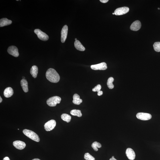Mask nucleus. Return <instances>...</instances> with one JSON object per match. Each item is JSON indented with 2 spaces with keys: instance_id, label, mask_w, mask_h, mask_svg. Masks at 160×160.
Here are the masks:
<instances>
[{
  "instance_id": "nucleus-11",
  "label": "nucleus",
  "mask_w": 160,
  "mask_h": 160,
  "mask_svg": "<svg viewBox=\"0 0 160 160\" xmlns=\"http://www.w3.org/2000/svg\"><path fill=\"white\" fill-rule=\"evenodd\" d=\"M13 144L15 148L19 150H22L26 146L25 143L20 140L15 141L13 143Z\"/></svg>"
},
{
  "instance_id": "nucleus-7",
  "label": "nucleus",
  "mask_w": 160,
  "mask_h": 160,
  "mask_svg": "<svg viewBox=\"0 0 160 160\" xmlns=\"http://www.w3.org/2000/svg\"><path fill=\"white\" fill-rule=\"evenodd\" d=\"M129 10V8L126 7H121L117 8L114 11V13L116 16H120L126 14Z\"/></svg>"
},
{
  "instance_id": "nucleus-23",
  "label": "nucleus",
  "mask_w": 160,
  "mask_h": 160,
  "mask_svg": "<svg viewBox=\"0 0 160 160\" xmlns=\"http://www.w3.org/2000/svg\"><path fill=\"white\" fill-rule=\"evenodd\" d=\"M92 148L95 151L98 150V148H101L102 146L101 144L97 142H95L93 143L91 145Z\"/></svg>"
},
{
  "instance_id": "nucleus-37",
  "label": "nucleus",
  "mask_w": 160,
  "mask_h": 160,
  "mask_svg": "<svg viewBox=\"0 0 160 160\" xmlns=\"http://www.w3.org/2000/svg\"><path fill=\"white\" fill-rule=\"evenodd\" d=\"M158 9L159 10L160 9V8H158Z\"/></svg>"
},
{
  "instance_id": "nucleus-15",
  "label": "nucleus",
  "mask_w": 160,
  "mask_h": 160,
  "mask_svg": "<svg viewBox=\"0 0 160 160\" xmlns=\"http://www.w3.org/2000/svg\"><path fill=\"white\" fill-rule=\"evenodd\" d=\"M12 21L6 18L1 19L0 20V27H2L11 24Z\"/></svg>"
},
{
  "instance_id": "nucleus-14",
  "label": "nucleus",
  "mask_w": 160,
  "mask_h": 160,
  "mask_svg": "<svg viewBox=\"0 0 160 160\" xmlns=\"http://www.w3.org/2000/svg\"><path fill=\"white\" fill-rule=\"evenodd\" d=\"M13 89L11 87H7L5 89L4 92V96L7 98L11 97L13 95Z\"/></svg>"
},
{
  "instance_id": "nucleus-28",
  "label": "nucleus",
  "mask_w": 160,
  "mask_h": 160,
  "mask_svg": "<svg viewBox=\"0 0 160 160\" xmlns=\"http://www.w3.org/2000/svg\"><path fill=\"white\" fill-rule=\"evenodd\" d=\"M100 1L103 3H106L108 1V0H100Z\"/></svg>"
},
{
  "instance_id": "nucleus-8",
  "label": "nucleus",
  "mask_w": 160,
  "mask_h": 160,
  "mask_svg": "<svg viewBox=\"0 0 160 160\" xmlns=\"http://www.w3.org/2000/svg\"><path fill=\"white\" fill-rule=\"evenodd\" d=\"M92 69L94 70H105L107 69V67L105 62H102L97 65L91 66Z\"/></svg>"
},
{
  "instance_id": "nucleus-13",
  "label": "nucleus",
  "mask_w": 160,
  "mask_h": 160,
  "mask_svg": "<svg viewBox=\"0 0 160 160\" xmlns=\"http://www.w3.org/2000/svg\"><path fill=\"white\" fill-rule=\"evenodd\" d=\"M141 25V23L140 21L136 20L132 23L130 27V29L132 31H137L140 29Z\"/></svg>"
},
{
  "instance_id": "nucleus-36",
  "label": "nucleus",
  "mask_w": 160,
  "mask_h": 160,
  "mask_svg": "<svg viewBox=\"0 0 160 160\" xmlns=\"http://www.w3.org/2000/svg\"><path fill=\"white\" fill-rule=\"evenodd\" d=\"M112 158H114V156H113L112 157Z\"/></svg>"
},
{
  "instance_id": "nucleus-12",
  "label": "nucleus",
  "mask_w": 160,
  "mask_h": 160,
  "mask_svg": "<svg viewBox=\"0 0 160 160\" xmlns=\"http://www.w3.org/2000/svg\"><path fill=\"white\" fill-rule=\"evenodd\" d=\"M126 154L129 159L133 160L135 159L136 154L133 149L131 148H127L126 151Z\"/></svg>"
},
{
  "instance_id": "nucleus-24",
  "label": "nucleus",
  "mask_w": 160,
  "mask_h": 160,
  "mask_svg": "<svg viewBox=\"0 0 160 160\" xmlns=\"http://www.w3.org/2000/svg\"><path fill=\"white\" fill-rule=\"evenodd\" d=\"M154 50L157 52H160V42H156L153 44Z\"/></svg>"
},
{
  "instance_id": "nucleus-20",
  "label": "nucleus",
  "mask_w": 160,
  "mask_h": 160,
  "mask_svg": "<svg viewBox=\"0 0 160 160\" xmlns=\"http://www.w3.org/2000/svg\"><path fill=\"white\" fill-rule=\"evenodd\" d=\"M72 116H78L79 117H81L82 114L81 111L79 110H73L71 111L70 112Z\"/></svg>"
},
{
  "instance_id": "nucleus-3",
  "label": "nucleus",
  "mask_w": 160,
  "mask_h": 160,
  "mask_svg": "<svg viewBox=\"0 0 160 160\" xmlns=\"http://www.w3.org/2000/svg\"><path fill=\"white\" fill-rule=\"evenodd\" d=\"M61 98L58 96H54L49 98L47 100V104L50 106L54 107L56 106L57 104L60 103Z\"/></svg>"
},
{
  "instance_id": "nucleus-29",
  "label": "nucleus",
  "mask_w": 160,
  "mask_h": 160,
  "mask_svg": "<svg viewBox=\"0 0 160 160\" xmlns=\"http://www.w3.org/2000/svg\"><path fill=\"white\" fill-rule=\"evenodd\" d=\"M3 160H10L9 158L8 157H4L3 159Z\"/></svg>"
},
{
  "instance_id": "nucleus-22",
  "label": "nucleus",
  "mask_w": 160,
  "mask_h": 160,
  "mask_svg": "<svg viewBox=\"0 0 160 160\" xmlns=\"http://www.w3.org/2000/svg\"><path fill=\"white\" fill-rule=\"evenodd\" d=\"M114 80V78L112 77H110L108 79L107 84L109 88L112 89L114 88V86L113 84Z\"/></svg>"
},
{
  "instance_id": "nucleus-1",
  "label": "nucleus",
  "mask_w": 160,
  "mask_h": 160,
  "mask_svg": "<svg viewBox=\"0 0 160 160\" xmlns=\"http://www.w3.org/2000/svg\"><path fill=\"white\" fill-rule=\"evenodd\" d=\"M46 78L51 82L57 83L60 80V76L56 70L52 68H50L46 72Z\"/></svg>"
},
{
  "instance_id": "nucleus-9",
  "label": "nucleus",
  "mask_w": 160,
  "mask_h": 160,
  "mask_svg": "<svg viewBox=\"0 0 160 160\" xmlns=\"http://www.w3.org/2000/svg\"><path fill=\"white\" fill-rule=\"evenodd\" d=\"M8 52L10 54L15 57H18L19 55L18 49L15 46H10L8 48Z\"/></svg>"
},
{
  "instance_id": "nucleus-19",
  "label": "nucleus",
  "mask_w": 160,
  "mask_h": 160,
  "mask_svg": "<svg viewBox=\"0 0 160 160\" xmlns=\"http://www.w3.org/2000/svg\"><path fill=\"white\" fill-rule=\"evenodd\" d=\"M38 68L37 66L34 65L31 68L30 72L32 76L36 78L37 76L38 73Z\"/></svg>"
},
{
  "instance_id": "nucleus-16",
  "label": "nucleus",
  "mask_w": 160,
  "mask_h": 160,
  "mask_svg": "<svg viewBox=\"0 0 160 160\" xmlns=\"http://www.w3.org/2000/svg\"><path fill=\"white\" fill-rule=\"evenodd\" d=\"M21 87L23 91L25 93L28 91V83L26 80L22 79L21 81Z\"/></svg>"
},
{
  "instance_id": "nucleus-25",
  "label": "nucleus",
  "mask_w": 160,
  "mask_h": 160,
  "mask_svg": "<svg viewBox=\"0 0 160 160\" xmlns=\"http://www.w3.org/2000/svg\"><path fill=\"white\" fill-rule=\"evenodd\" d=\"M84 158L87 160H95V158L88 153H86L84 155Z\"/></svg>"
},
{
  "instance_id": "nucleus-33",
  "label": "nucleus",
  "mask_w": 160,
  "mask_h": 160,
  "mask_svg": "<svg viewBox=\"0 0 160 160\" xmlns=\"http://www.w3.org/2000/svg\"><path fill=\"white\" fill-rule=\"evenodd\" d=\"M22 78L23 79H25V78L24 77H22Z\"/></svg>"
},
{
  "instance_id": "nucleus-21",
  "label": "nucleus",
  "mask_w": 160,
  "mask_h": 160,
  "mask_svg": "<svg viewBox=\"0 0 160 160\" xmlns=\"http://www.w3.org/2000/svg\"><path fill=\"white\" fill-rule=\"evenodd\" d=\"M61 118L64 121L67 123H69L71 121V117L69 115L66 114H63L61 115Z\"/></svg>"
},
{
  "instance_id": "nucleus-31",
  "label": "nucleus",
  "mask_w": 160,
  "mask_h": 160,
  "mask_svg": "<svg viewBox=\"0 0 160 160\" xmlns=\"http://www.w3.org/2000/svg\"><path fill=\"white\" fill-rule=\"evenodd\" d=\"M2 101H3V99H2V98L1 97H0V103H1Z\"/></svg>"
},
{
  "instance_id": "nucleus-35",
  "label": "nucleus",
  "mask_w": 160,
  "mask_h": 160,
  "mask_svg": "<svg viewBox=\"0 0 160 160\" xmlns=\"http://www.w3.org/2000/svg\"><path fill=\"white\" fill-rule=\"evenodd\" d=\"M112 14H113V15H115V14H114V13H113Z\"/></svg>"
},
{
  "instance_id": "nucleus-34",
  "label": "nucleus",
  "mask_w": 160,
  "mask_h": 160,
  "mask_svg": "<svg viewBox=\"0 0 160 160\" xmlns=\"http://www.w3.org/2000/svg\"><path fill=\"white\" fill-rule=\"evenodd\" d=\"M75 41H76V40H77V39L76 38H75Z\"/></svg>"
},
{
  "instance_id": "nucleus-5",
  "label": "nucleus",
  "mask_w": 160,
  "mask_h": 160,
  "mask_svg": "<svg viewBox=\"0 0 160 160\" xmlns=\"http://www.w3.org/2000/svg\"><path fill=\"white\" fill-rule=\"evenodd\" d=\"M56 125V121L53 119H52L45 124L44 125V129L47 131H52L54 129Z\"/></svg>"
},
{
  "instance_id": "nucleus-26",
  "label": "nucleus",
  "mask_w": 160,
  "mask_h": 160,
  "mask_svg": "<svg viewBox=\"0 0 160 160\" xmlns=\"http://www.w3.org/2000/svg\"><path fill=\"white\" fill-rule=\"evenodd\" d=\"M101 88V85H98L97 86L95 87L93 89L92 91L94 92H97L100 91Z\"/></svg>"
},
{
  "instance_id": "nucleus-18",
  "label": "nucleus",
  "mask_w": 160,
  "mask_h": 160,
  "mask_svg": "<svg viewBox=\"0 0 160 160\" xmlns=\"http://www.w3.org/2000/svg\"><path fill=\"white\" fill-rule=\"evenodd\" d=\"M74 45L75 47L77 50L80 51H84L85 50V48L79 40H77L75 41Z\"/></svg>"
},
{
  "instance_id": "nucleus-10",
  "label": "nucleus",
  "mask_w": 160,
  "mask_h": 160,
  "mask_svg": "<svg viewBox=\"0 0 160 160\" xmlns=\"http://www.w3.org/2000/svg\"><path fill=\"white\" fill-rule=\"evenodd\" d=\"M68 31L67 25H65L63 27L61 31V41L62 42L64 43L67 39Z\"/></svg>"
},
{
  "instance_id": "nucleus-27",
  "label": "nucleus",
  "mask_w": 160,
  "mask_h": 160,
  "mask_svg": "<svg viewBox=\"0 0 160 160\" xmlns=\"http://www.w3.org/2000/svg\"><path fill=\"white\" fill-rule=\"evenodd\" d=\"M103 94V91H100L98 92L97 94L98 95L101 96Z\"/></svg>"
},
{
  "instance_id": "nucleus-32",
  "label": "nucleus",
  "mask_w": 160,
  "mask_h": 160,
  "mask_svg": "<svg viewBox=\"0 0 160 160\" xmlns=\"http://www.w3.org/2000/svg\"><path fill=\"white\" fill-rule=\"evenodd\" d=\"M32 160H40V159L37 158L34 159Z\"/></svg>"
},
{
  "instance_id": "nucleus-4",
  "label": "nucleus",
  "mask_w": 160,
  "mask_h": 160,
  "mask_svg": "<svg viewBox=\"0 0 160 160\" xmlns=\"http://www.w3.org/2000/svg\"><path fill=\"white\" fill-rule=\"evenodd\" d=\"M34 32L37 35L38 38L42 41H46L49 39L48 36L40 29H35Z\"/></svg>"
},
{
  "instance_id": "nucleus-30",
  "label": "nucleus",
  "mask_w": 160,
  "mask_h": 160,
  "mask_svg": "<svg viewBox=\"0 0 160 160\" xmlns=\"http://www.w3.org/2000/svg\"><path fill=\"white\" fill-rule=\"evenodd\" d=\"M110 160H117V159H115L114 158H111Z\"/></svg>"
},
{
  "instance_id": "nucleus-2",
  "label": "nucleus",
  "mask_w": 160,
  "mask_h": 160,
  "mask_svg": "<svg viewBox=\"0 0 160 160\" xmlns=\"http://www.w3.org/2000/svg\"><path fill=\"white\" fill-rule=\"evenodd\" d=\"M23 133L25 136L35 141L39 142L40 138L37 134L31 130L24 129L23 131Z\"/></svg>"
},
{
  "instance_id": "nucleus-17",
  "label": "nucleus",
  "mask_w": 160,
  "mask_h": 160,
  "mask_svg": "<svg viewBox=\"0 0 160 160\" xmlns=\"http://www.w3.org/2000/svg\"><path fill=\"white\" fill-rule=\"evenodd\" d=\"M73 103L76 105H80L82 102V99H80V96L77 94H75L73 96Z\"/></svg>"
},
{
  "instance_id": "nucleus-6",
  "label": "nucleus",
  "mask_w": 160,
  "mask_h": 160,
  "mask_svg": "<svg viewBox=\"0 0 160 160\" xmlns=\"http://www.w3.org/2000/svg\"><path fill=\"white\" fill-rule=\"evenodd\" d=\"M136 117L138 119L144 121L149 120L152 117L150 114L143 112L138 113L136 114Z\"/></svg>"
}]
</instances>
